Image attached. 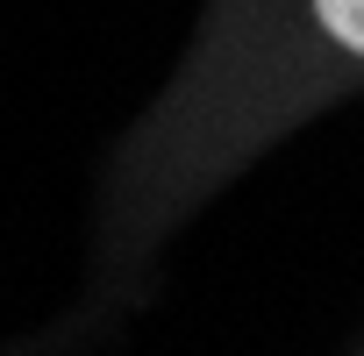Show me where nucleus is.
Listing matches in <instances>:
<instances>
[{
  "label": "nucleus",
  "instance_id": "obj_1",
  "mask_svg": "<svg viewBox=\"0 0 364 356\" xmlns=\"http://www.w3.org/2000/svg\"><path fill=\"white\" fill-rule=\"evenodd\" d=\"M314 15H321V29H328L336 43H350V50L364 57V0H314Z\"/></svg>",
  "mask_w": 364,
  "mask_h": 356
}]
</instances>
